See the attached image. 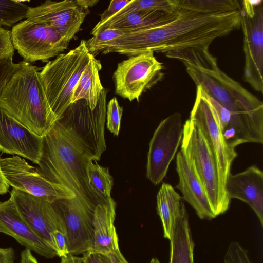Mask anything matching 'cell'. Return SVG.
<instances>
[{
	"label": "cell",
	"mask_w": 263,
	"mask_h": 263,
	"mask_svg": "<svg viewBox=\"0 0 263 263\" xmlns=\"http://www.w3.org/2000/svg\"><path fill=\"white\" fill-rule=\"evenodd\" d=\"M189 119L201 132L214 156L220 182L224 189L232 163L237 153L228 145L215 110L197 87Z\"/></svg>",
	"instance_id": "8fae6325"
},
{
	"label": "cell",
	"mask_w": 263,
	"mask_h": 263,
	"mask_svg": "<svg viewBox=\"0 0 263 263\" xmlns=\"http://www.w3.org/2000/svg\"><path fill=\"white\" fill-rule=\"evenodd\" d=\"M148 10H160L172 13L177 12L178 0H131L109 20H114L134 12Z\"/></svg>",
	"instance_id": "83f0119b"
},
{
	"label": "cell",
	"mask_w": 263,
	"mask_h": 263,
	"mask_svg": "<svg viewBox=\"0 0 263 263\" xmlns=\"http://www.w3.org/2000/svg\"><path fill=\"white\" fill-rule=\"evenodd\" d=\"M107 255L112 263H129L124 258L119 249Z\"/></svg>",
	"instance_id": "ab89813d"
},
{
	"label": "cell",
	"mask_w": 263,
	"mask_h": 263,
	"mask_svg": "<svg viewBox=\"0 0 263 263\" xmlns=\"http://www.w3.org/2000/svg\"><path fill=\"white\" fill-rule=\"evenodd\" d=\"M0 233L47 259L58 256L55 250L43 240L25 218L13 198L0 202Z\"/></svg>",
	"instance_id": "e0dca14e"
},
{
	"label": "cell",
	"mask_w": 263,
	"mask_h": 263,
	"mask_svg": "<svg viewBox=\"0 0 263 263\" xmlns=\"http://www.w3.org/2000/svg\"><path fill=\"white\" fill-rule=\"evenodd\" d=\"M102 69L100 60L93 55L81 74L74 87L71 103L84 99L90 109L95 108L103 88L99 77Z\"/></svg>",
	"instance_id": "cb8c5ba5"
},
{
	"label": "cell",
	"mask_w": 263,
	"mask_h": 263,
	"mask_svg": "<svg viewBox=\"0 0 263 263\" xmlns=\"http://www.w3.org/2000/svg\"><path fill=\"white\" fill-rule=\"evenodd\" d=\"M10 196L32 229L55 250L53 232L59 230L66 234L63 218L54 204L56 200L36 197L15 189L11 190Z\"/></svg>",
	"instance_id": "4fadbf2b"
},
{
	"label": "cell",
	"mask_w": 263,
	"mask_h": 263,
	"mask_svg": "<svg viewBox=\"0 0 263 263\" xmlns=\"http://www.w3.org/2000/svg\"><path fill=\"white\" fill-rule=\"evenodd\" d=\"M19 67V63H15L13 58L0 61V95L6 83Z\"/></svg>",
	"instance_id": "836d02e7"
},
{
	"label": "cell",
	"mask_w": 263,
	"mask_h": 263,
	"mask_svg": "<svg viewBox=\"0 0 263 263\" xmlns=\"http://www.w3.org/2000/svg\"><path fill=\"white\" fill-rule=\"evenodd\" d=\"M61 258L60 263H80L81 260V257H78L70 254Z\"/></svg>",
	"instance_id": "b9f144b4"
},
{
	"label": "cell",
	"mask_w": 263,
	"mask_h": 263,
	"mask_svg": "<svg viewBox=\"0 0 263 263\" xmlns=\"http://www.w3.org/2000/svg\"><path fill=\"white\" fill-rule=\"evenodd\" d=\"M82 263H112L106 254L89 251L83 254Z\"/></svg>",
	"instance_id": "8d00e7d4"
},
{
	"label": "cell",
	"mask_w": 263,
	"mask_h": 263,
	"mask_svg": "<svg viewBox=\"0 0 263 263\" xmlns=\"http://www.w3.org/2000/svg\"><path fill=\"white\" fill-rule=\"evenodd\" d=\"M11 37L14 49L29 63L48 62L66 49L69 43L53 28L28 19L12 27Z\"/></svg>",
	"instance_id": "52a82bcc"
},
{
	"label": "cell",
	"mask_w": 263,
	"mask_h": 263,
	"mask_svg": "<svg viewBox=\"0 0 263 263\" xmlns=\"http://www.w3.org/2000/svg\"><path fill=\"white\" fill-rule=\"evenodd\" d=\"M172 21L160 26L127 33L97 48L103 54L117 52L128 56L146 51L164 54L188 49L209 48L216 39L241 27L240 10L203 13L178 7Z\"/></svg>",
	"instance_id": "6da1fadb"
},
{
	"label": "cell",
	"mask_w": 263,
	"mask_h": 263,
	"mask_svg": "<svg viewBox=\"0 0 263 263\" xmlns=\"http://www.w3.org/2000/svg\"><path fill=\"white\" fill-rule=\"evenodd\" d=\"M224 263H252L247 251L238 242L230 243L223 258Z\"/></svg>",
	"instance_id": "1f68e13d"
},
{
	"label": "cell",
	"mask_w": 263,
	"mask_h": 263,
	"mask_svg": "<svg viewBox=\"0 0 263 263\" xmlns=\"http://www.w3.org/2000/svg\"><path fill=\"white\" fill-rule=\"evenodd\" d=\"M15 252L13 248H0V263H14Z\"/></svg>",
	"instance_id": "74e56055"
},
{
	"label": "cell",
	"mask_w": 263,
	"mask_h": 263,
	"mask_svg": "<svg viewBox=\"0 0 263 263\" xmlns=\"http://www.w3.org/2000/svg\"><path fill=\"white\" fill-rule=\"evenodd\" d=\"M106 109V127L114 135L118 136L121 126L123 108L121 107L116 97L108 102Z\"/></svg>",
	"instance_id": "f546056e"
},
{
	"label": "cell",
	"mask_w": 263,
	"mask_h": 263,
	"mask_svg": "<svg viewBox=\"0 0 263 263\" xmlns=\"http://www.w3.org/2000/svg\"><path fill=\"white\" fill-rule=\"evenodd\" d=\"M181 151L190 160L216 217L224 213L231 200L220 184L215 157L201 132L190 119L183 125Z\"/></svg>",
	"instance_id": "8992f818"
},
{
	"label": "cell",
	"mask_w": 263,
	"mask_h": 263,
	"mask_svg": "<svg viewBox=\"0 0 263 263\" xmlns=\"http://www.w3.org/2000/svg\"><path fill=\"white\" fill-rule=\"evenodd\" d=\"M20 263H39L30 249L25 248L21 252Z\"/></svg>",
	"instance_id": "f35d334b"
},
{
	"label": "cell",
	"mask_w": 263,
	"mask_h": 263,
	"mask_svg": "<svg viewBox=\"0 0 263 263\" xmlns=\"http://www.w3.org/2000/svg\"><path fill=\"white\" fill-rule=\"evenodd\" d=\"M177 12L169 13L160 10L139 11L127 14L120 17L97 23L91 31L93 36L108 28L122 30L126 33L152 28L164 25L178 15Z\"/></svg>",
	"instance_id": "44dd1931"
},
{
	"label": "cell",
	"mask_w": 263,
	"mask_h": 263,
	"mask_svg": "<svg viewBox=\"0 0 263 263\" xmlns=\"http://www.w3.org/2000/svg\"><path fill=\"white\" fill-rule=\"evenodd\" d=\"M178 7L203 13H217L241 9L236 0H178Z\"/></svg>",
	"instance_id": "4316f807"
},
{
	"label": "cell",
	"mask_w": 263,
	"mask_h": 263,
	"mask_svg": "<svg viewBox=\"0 0 263 263\" xmlns=\"http://www.w3.org/2000/svg\"><path fill=\"white\" fill-rule=\"evenodd\" d=\"M89 10L79 0L51 1L29 7L26 18L49 26L70 42L79 31Z\"/></svg>",
	"instance_id": "2e32d148"
},
{
	"label": "cell",
	"mask_w": 263,
	"mask_h": 263,
	"mask_svg": "<svg viewBox=\"0 0 263 263\" xmlns=\"http://www.w3.org/2000/svg\"><path fill=\"white\" fill-rule=\"evenodd\" d=\"M86 175L90 186L96 193L106 198H111L113 178L108 167L100 166L97 161H90L86 166Z\"/></svg>",
	"instance_id": "484cf974"
},
{
	"label": "cell",
	"mask_w": 263,
	"mask_h": 263,
	"mask_svg": "<svg viewBox=\"0 0 263 263\" xmlns=\"http://www.w3.org/2000/svg\"><path fill=\"white\" fill-rule=\"evenodd\" d=\"M170 240V263H194V243L184 204L175 221Z\"/></svg>",
	"instance_id": "603a6c76"
},
{
	"label": "cell",
	"mask_w": 263,
	"mask_h": 263,
	"mask_svg": "<svg viewBox=\"0 0 263 263\" xmlns=\"http://www.w3.org/2000/svg\"><path fill=\"white\" fill-rule=\"evenodd\" d=\"M0 95V106L27 128L44 137L57 121L47 104L41 68L24 61Z\"/></svg>",
	"instance_id": "277c9868"
},
{
	"label": "cell",
	"mask_w": 263,
	"mask_h": 263,
	"mask_svg": "<svg viewBox=\"0 0 263 263\" xmlns=\"http://www.w3.org/2000/svg\"><path fill=\"white\" fill-rule=\"evenodd\" d=\"M14 48L12 44L11 31L0 27V61L13 58Z\"/></svg>",
	"instance_id": "d6a6232c"
},
{
	"label": "cell",
	"mask_w": 263,
	"mask_h": 263,
	"mask_svg": "<svg viewBox=\"0 0 263 263\" xmlns=\"http://www.w3.org/2000/svg\"><path fill=\"white\" fill-rule=\"evenodd\" d=\"M43 137L42 154L37 164L42 175L71 190L92 212L99 204L115 201L98 194L90 186L86 166L90 161L96 160L72 129L57 121Z\"/></svg>",
	"instance_id": "3957f363"
},
{
	"label": "cell",
	"mask_w": 263,
	"mask_h": 263,
	"mask_svg": "<svg viewBox=\"0 0 263 263\" xmlns=\"http://www.w3.org/2000/svg\"><path fill=\"white\" fill-rule=\"evenodd\" d=\"M65 228L69 254L74 256L91 251L93 241V213L76 197L54 201Z\"/></svg>",
	"instance_id": "9a60e30c"
},
{
	"label": "cell",
	"mask_w": 263,
	"mask_h": 263,
	"mask_svg": "<svg viewBox=\"0 0 263 263\" xmlns=\"http://www.w3.org/2000/svg\"><path fill=\"white\" fill-rule=\"evenodd\" d=\"M43 137L30 130L0 106V150L15 154L37 164Z\"/></svg>",
	"instance_id": "ac0fdd59"
},
{
	"label": "cell",
	"mask_w": 263,
	"mask_h": 263,
	"mask_svg": "<svg viewBox=\"0 0 263 263\" xmlns=\"http://www.w3.org/2000/svg\"><path fill=\"white\" fill-rule=\"evenodd\" d=\"M162 69L152 51L130 57L118 63L113 73L116 93L138 102L144 92L161 80Z\"/></svg>",
	"instance_id": "9c48e42d"
},
{
	"label": "cell",
	"mask_w": 263,
	"mask_h": 263,
	"mask_svg": "<svg viewBox=\"0 0 263 263\" xmlns=\"http://www.w3.org/2000/svg\"><path fill=\"white\" fill-rule=\"evenodd\" d=\"M176 164L179 178L176 188L181 191L183 200L195 210L200 219L210 220L216 217L190 160L181 150L177 154Z\"/></svg>",
	"instance_id": "ffe728a7"
},
{
	"label": "cell",
	"mask_w": 263,
	"mask_h": 263,
	"mask_svg": "<svg viewBox=\"0 0 263 263\" xmlns=\"http://www.w3.org/2000/svg\"><path fill=\"white\" fill-rule=\"evenodd\" d=\"M115 201L98 205L93 213V241L91 251L108 254L119 248L118 234L114 226Z\"/></svg>",
	"instance_id": "7402d4cb"
},
{
	"label": "cell",
	"mask_w": 263,
	"mask_h": 263,
	"mask_svg": "<svg viewBox=\"0 0 263 263\" xmlns=\"http://www.w3.org/2000/svg\"><path fill=\"white\" fill-rule=\"evenodd\" d=\"M131 0H112L108 8L101 15L99 24L102 23L111 18L125 7Z\"/></svg>",
	"instance_id": "e575fe53"
},
{
	"label": "cell",
	"mask_w": 263,
	"mask_h": 263,
	"mask_svg": "<svg viewBox=\"0 0 263 263\" xmlns=\"http://www.w3.org/2000/svg\"><path fill=\"white\" fill-rule=\"evenodd\" d=\"M80 263H82V258H81V260Z\"/></svg>",
	"instance_id": "ee69618b"
},
{
	"label": "cell",
	"mask_w": 263,
	"mask_h": 263,
	"mask_svg": "<svg viewBox=\"0 0 263 263\" xmlns=\"http://www.w3.org/2000/svg\"><path fill=\"white\" fill-rule=\"evenodd\" d=\"M126 33L122 30L108 28L103 30L86 41V45L89 52L93 55L96 49L100 45L118 38Z\"/></svg>",
	"instance_id": "4dcf8cb0"
},
{
	"label": "cell",
	"mask_w": 263,
	"mask_h": 263,
	"mask_svg": "<svg viewBox=\"0 0 263 263\" xmlns=\"http://www.w3.org/2000/svg\"><path fill=\"white\" fill-rule=\"evenodd\" d=\"M29 8L23 1L0 0V27H11L26 18Z\"/></svg>",
	"instance_id": "f1b7e54d"
},
{
	"label": "cell",
	"mask_w": 263,
	"mask_h": 263,
	"mask_svg": "<svg viewBox=\"0 0 263 263\" xmlns=\"http://www.w3.org/2000/svg\"><path fill=\"white\" fill-rule=\"evenodd\" d=\"M108 90L104 88L95 109L84 99L71 103L59 121L72 129L83 141L96 161L106 149L104 125Z\"/></svg>",
	"instance_id": "ba28073f"
},
{
	"label": "cell",
	"mask_w": 263,
	"mask_h": 263,
	"mask_svg": "<svg viewBox=\"0 0 263 263\" xmlns=\"http://www.w3.org/2000/svg\"><path fill=\"white\" fill-rule=\"evenodd\" d=\"M52 237L58 256L62 257L67 255L69 253L66 234L59 230H56L53 232Z\"/></svg>",
	"instance_id": "d590c367"
},
{
	"label": "cell",
	"mask_w": 263,
	"mask_h": 263,
	"mask_svg": "<svg viewBox=\"0 0 263 263\" xmlns=\"http://www.w3.org/2000/svg\"><path fill=\"white\" fill-rule=\"evenodd\" d=\"M149 263H161L157 258H153L151 260Z\"/></svg>",
	"instance_id": "7bdbcfd3"
},
{
	"label": "cell",
	"mask_w": 263,
	"mask_h": 263,
	"mask_svg": "<svg viewBox=\"0 0 263 263\" xmlns=\"http://www.w3.org/2000/svg\"><path fill=\"white\" fill-rule=\"evenodd\" d=\"M177 59L196 86H200L230 113L228 145L235 149L245 143H263V103L219 67L209 48L189 49L178 53Z\"/></svg>",
	"instance_id": "7a4b0ae2"
},
{
	"label": "cell",
	"mask_w": 263,
	"mask_h": 263,
	"mask_svg": "<svg viewBox=\"0 0 263 263\" xmlns=\"http://www.w3.org/2000/svg\"><path fill=\"white\" fill-rule=\"evenodd\" d=\"M0 167L9 186L36 197L55 200L71 199L76 195L69 189L54 183L18 156L0 158Z\"/></svg>",
	"instance_id": "7c38bea8"
},
{
	"label": "cell",
	"mask_w": 263,
	"mask_h": 263,
	"mask_svg": "<svg viewBox=\"0 0 263 263\" xmlns=\"http://www.w3.org/2000/svg\"><path fill=\"white\" fill-rule=\"evenodd\" d=\"M9 186V184L3 175L0 167V194H4L7 193Z\"/></svg>",
	"instance_id": "60d3db41"
},
{
	"label": "cell",
	"mask_w": 263,
	"mask_h": 263,
	"mask_svg": "<svg viewBox=\"0 0 263 263\" xmlns=\"http://www.w3.org/2000/svg\"><path fill=\"white\" fill-rule=\"evenodd\" d=\"M183 204L182 197L171 184L163 183L161 185L157 195V209L162 222L164 237L168 240Z\"/></svg>",
	"instance_id": "d4e9b609"
},
{
	"label": "cell",
	"mask_w": 263,
	"mask_h": 263,
	"mask_svg": "<svg viewBox=\"0 0 263 263\" xmlns=\"http://www.w3.org/2000/svg\"><path fill=\"white\" fill-rule=\"evenodd\" d=\"M241 12L245 67L243 79L257 91H263V4L254 12Z\"/></svg>",
	"instance_id": "5bb4252c"
},
{
	"label": "cell",
	"mask_w": 263,
	"mask_h": 263,
	"mask_svg": "<svg viewBox=\"0 0 263 263\" xmlns=\"http://www.w3.org/2000/svg\"><path fill=\"white\" fill-rule=\"evenodd\" d=\"M182 136V116L178 112L162 120L155 129L149 143L146 173L153 184H159L165 177Z\"/></svg>",
	"instance_id": "30bf717a"
},
{
	"label": "cell",
	"mask_w": 263,
	"mask_h": 263,
	"mask_svg": "<svg viewBox=\"0 0 263 263\" xmlns=\"http://www.w3.org/2000/svg\"><path fill=\"white\" fill-rule=\"evenodd\" d=\"M228 198L247 204L263 226V173L256 165L228 176L224 185Z\"/></svg>",
	"instance_id": "d6986e66"
},
{
	"label": "cell",
	"mask_w": 263,
	"mask_h": 263,
	"mask_svg": "<svg viewBox=\"0 0 263 263\" xmlns=\"http://www.w3.org/2000/svg\"><path fill=\"white\" fill-rule=\"evenodd\" d=\"M93 55L82 40L75 48L60 53L41 68L40 76L49 108L56 121L71 104V99L79 79Z\"/></svg>",
	"instance_id": "5b68a950"
}]
</instances>
